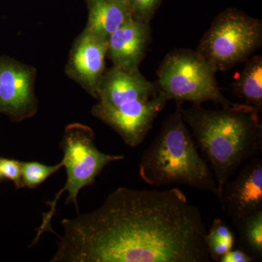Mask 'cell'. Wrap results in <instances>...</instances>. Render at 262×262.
<instances>
[{"mask_svg":"<svg viewBox=\"0 0 262 262\" xmlns=\"http://www.w3.org/2000/svg\"><path fill=\"white\" fill-rule=\"evenodd\" d=\"M94 140V130L87 125L72 123L66 127L60 146L63 152L61 161L67 171V182L54 199L47 203L49 211L43 214L42 224L37 229L32 246L37 244L45 232L54 233L51 228V220L63 193L68 192L66 203L73 204L78 213L77 198L81 189L94 184L96 177L108 164L125 159L123 155L106 154L100 151Z\"/></svg>","mask_w":262,"mask_h":262,"instance_id":"277c9868","label":"cell"},{"mask_svg":"<svg viewBox=\"0 0 262 262\" xmlns=\"http://www.w3.org/2000/svg\"><path fill=\"white\" fill-rule=\"evenodd\" d=\"M237 172L234 178L226 182L219 199L234 227L262 211V160L258 157L251 158Z\"/></svg>","mask_w":262,"mask_h":262,"instance_id":"9c48e42d","label":"cell"},{"mask_svg":"<svg viewBox=\"0 0 262 262\" xmlns=\"http://www.w3.org/2000/svg\"><path fill=\"white\" fill-rule=\"evenodd\" d=\"M206 244L210 258L220 261L224 255L234 248L235 237L232 229L221 219H215L207 231Z\"/></svg>","mask_w":262,"mask_h":262,"instance_id":"2e32d148","label":"cell"},{"mask_svg":"<svg viewBox=\"0 0 262 262\" xmlns=\"http://www.w3.org/2000/svg\"><path fill=\"white\" fill-rule=\"evenodd\" d=\"M23 187L35 189L45 181L56 173L63 167V162L54 165H48L39 162H20Z\"/></svg>","mask_w":262,"mask_h":262,"instance_id":"e0dca14e","label":"cell"},{"mask_svg":"<svg viewBox=\"0 0 262 262\" xmlns=\"http://www.w3.org/2000/svg\"><path fill=\"white\" fill-rule=\"evenodd\" d=\"M262 23L233 8L217 15L203 35L198 51L215 67L225 72L261 47Z\"/></svg>","mask_w":262,"mask_h":262,"instance_id":"8992f818","label":"cell"},{"mask_svg":"<svg viewBox=\"0 0 262 262\" xmlns=\"http://www.w3.org/2000/svg\"><path fill=\"white\" fill-rule=\"evenodd\" d=\"M236 228L238 229L241 249L255 260L261 259L262 211L248 217Z\"/></svg>","mask_w":262,"mask_h":262,"instance_id":"9a60e30c","label":"cell"},{"mask_svg":"<svg viewBox=\"0 0 262 262\" xmlns=\"http://www.w3.org/2000/svg\"><path fill=\"white\" fill-rule=\"evenodd\" d=\"M161 93L157 82H150L138 70L113 66L105 70L96 90V104L112 108L127 101L153 97Z\"/></svg>","mask_w":262,"mask_h":262,"instance_id":"8fae6325","label":"cell"},{"mask_svg":"<svg viewBox=\"0 0 262 262\" xmlns=\"http://www.w3.org/2000/svg\"><path fill=\"white\" fill-rule=\"evenodd\" d=\"M150 38L149 24L131 16L108 38L106 56L115 67L138 70Z\"/></svg>","mask_w":262,"mask_h":262,"instance_id":"7c38bea8","label":"cell"},{"mask_svg":"<svg viewBox=\"0 0 262 262\" xmlns=\"http://www.w3.org/2000/svg\"><path fill=\"white\" fill-rule=\"evenodd\" d=\"M217 71L198 51L175 50L165 57L157 72L160 91L168 100L202 104L207 101L229 106L215 80Z\"/></svg>","mask_w":262,"mask_h":262,"instance_id":"5b68a950","label":"cell"},{"mask_svg":"<svg viewBox=\"0 0 262 262\" xmlns=\"http://www.w3.org/2000/svg\"><path fill=\"white\" fill-rule=\"evenodd\" d=\"M1 177H2V174H1V172H0V178H1Z\"/></svg>","mask_w":262,"mask_h":262,"instance_id":"7402d4cb","label":"cell"},{"mask_svg":"<svg viewBox=\"0 0 262 262\" xmlns=\"http://www.w3.org/2000/svg\"><path fill=\"white\" fill-rule=\"evenodd\" d=\"M234 96L260 113L262 108V57L256 56L246 62L244 70L232 84Z\"/></svg>","mask_w":262,"mask_h":262,"instance_id":"5bb4252c","label":"cell"},{"mask_svg":"<svg viewBox=\"0 0 262 262\" xmlns=\"http://www.w3.org/2000/svg\"><path fill=\"white\" fill-rule=\"evenodd\" d=\"M36 77L34 67L8 57L0 58V113L18 122L34 116L38 110Z\"/></svg>","mask_w":262,"mask_h":262,"instance_id":"ba28073f","label":"cell"},{"mask_svg":"<svg viewBox=\"0 0 262 262\" xmlns=\"http://www.w3.org/2000/svg\"><path fill=\"white\" fill-rule=\"evenodd\" d=\"M0 172L2 177L14 183L17 189L23 188L21 177V163L18 160L0 158Z\"/></svg>","mask_w":262,"mask_h":262,"instance_id":"d6986e66","label":"cell"},{"mask_svg":"<svg viewBox=\"0 0 262 262\" xmlns=\"http://www.w3.org/2000/svg\"><path fill=\"white\" fill-rule=\"evenodd\" d=\"M182 118L192 130L196 146L210 163L218 188H222L248 160L262 150L258 112L246 103L207 110L201 104L182 108Z\"/></svg>","mask_w":262,"mask_h":262,"instance_id":"7a4b0ae2","label":"cell"},{"mask_svg":"<svg viewBox=\"0 0 262 262\" xmlns=\"http://www.w3.org/2000/svg\"><path fill=\"white\" fill-rule=\"evenodd\" d=\"M115 1L119 2V3H122V4L127 5L128 7V0H115Z\"/></svg>","mask_w":262,"mask_h":262,"instance_id":"44dd1931","label":"cell"},{"mask_svg":"<svg viewBox=\"0 0 262 262\" xmlns=\"http://www.w3.org/2000/svg\"><path fill=\"white\" fill-rule=\"evenodd\" d=\"M162 0H128L129 9L134 18L149 24Z\"/></svg>","mask_w":262,"mask_h":262,"instance_id":"ac0fdd59","label":"cell"},{"mask_svg":"<svg viewBox=\"0 0 262 262\" xmlns=\"http://www.w3.org/2000/svg\"><path fill=\"white\" fill-rule=\"evenodd\" d=\"M168 101L161 91L153 97L127 101L115 107L104 108L95 104L91 113L113 128L125 144L136 147L145 139Z\"/></svg>","mask_w":262,"mask_h":262,"instance_id":"52a82bcc","label":"cell"},{"mask_svg":"<svg viewBox=\"0 0 262 262\" xmlns=\"http://www.w3.org/2000/svg\"><path fill=\"white\" fill-rule=\"evenodd\" d=\"M108 41L82 31L72 45L65 73L96 98V90L105 70Z\"/></svg>","mask_w":262,"mask_h":262,"instance_id":"30bf717a","label":"cell"},{"mask_svg":"<svg viewBox=\"0 0 262 262\" xmlns=\"http://www.w3.org/2000/svg\"><path fill=\"white\" fill-rule=\"evenodd\" d=\"M255 261L243 249H233L228 251L221 258L220 262H251Z\"/></svg>","mask_w":262,"mask_h":262,"instance_id":"ffe728a7","label":"cell"},{"mask_svg":"<svg viewBox=\"0 0 262 262\" xmlns=\"http://www.w3.org/2000/svg\"><path fill=\"white\" fill-rule=\"evenodd\" d=\"M182 101L163 122L159 134L141 157L139 175L155 187L179 184L213 193L216 182L182 118Z\"/></svg>","mask_w":262,"mask_h":262,"instance_id":"3957f363","label":"cell"},{"mask_svg":"<svg viewBox=\"0 0 262 262\" xmlns=\"http://www.w3.org/2000/svg\"><path fill=\"white\" fill-rule=\"evenodd\" d=\"M61 225L51 262L210 261L201 212L177 188L119 187Z\"/></svg>","mask_w":262,"mask_h":262,"instance_id":"6da1fadb","label":"cell"},{"mask_svg":"<svg viewBox=\"0 0 262 262\" xmlns=\"http://www.w3.org/2000/svg\"><path fill=\"white\" fill-rule=\"evenodd\" d=\"M89 18L84 30L101 39L108 38L132 16L127 5L115 0H86Z\"/></svg>","mask_w":262,"mask_h":262,"instance_id":"4fadbf2b","label":"cell"}]
</instances>
